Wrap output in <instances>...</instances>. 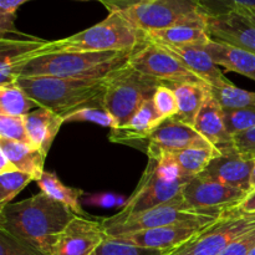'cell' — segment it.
Returning a JSON list of instances; mask_svg holds the SVG:
<instances>
[{
  "instance_id": "52a82bcc",
  "label": "cell",
  "mask_w": 255,
  "mask_h": 255,
  "mask_svg": "<svg viewBox=\"0 0 255 255\" xmlns=\"http://www.w3.org/2000/svg\"><path fill=\"white\" fill-rule=\"evenodd\" d=\"M223 213H206V212L197 211L188 206L182 196L181 198H177L168 203L161 204V206L153 207V208L131 214V216L109 217V218L102 219L101 223L104 226L107 238H115V237L179 223V222L216 219L219 218Z\"/></svg>"
},
{
  "instance_id": "7a4b0ae2",
  "label": "cell",
  "mask_w": 255,
  "mask_h": 255,
  "mask_svg": "<svg viewBox=\"0 0 255 255\" xmlns=\"http://www.w3.org/2000/svg\"><path fill=\"white\" fill-rule=\"evenodd\" d=\"M144 41L146 35L142 30L134 26L119 10H110L102 21L71 36L45 41L39 49L27 55L25 60L60 52L133 51Z\"/></svg>"
},
{
  "instance_id": "7bdbcfd3",
  "label": "cell",
  "mask_w": 255,
  "mask_h": 255,
  "mask_svg": "<svg viewBox=\"0 0 255 255\" xmlns=\"http://www.w3.org/2000/svg\"><path fill=\"white\" fill-rule=\"evenodd\" d=\"M249 255H255V247H254L253 249H252V251H251V253H249Z\"/></svg>"
},
{
  "instance_id": "277c9868",
  "label": "cell",
  "mask_w": 255,
  "mask_h": 255,
  "mask_svg": "<svg viewBox=\"0 0 255 255\" xmlns=\"http://www.w3.org/2000/svg\"><path fill=\"white\" fill-rule=\"evenodd\" d=\"M106 80L39 76L19 77L16 84L37 106L65 117L82 107L104 106Z\"/></svg>"
},
{
  "instance_id": "ee69618b",
  "label": "cell",
  "mask_w": 255,
  "mask_h": 255,
  "mask_svg": "<svg viewBox=\"0 0 255 255\" xmlns=\"http://www.w3.org/2000/svg\"><path fill=\"white\" fill-rule=\"evenodd\" d=\"M100 1H101V2H104V1H109V0H100Z\"/></svg>"
},
{
  "instance_id": "e0dca14e",
  "label": "cell",
  "mask_w": 255,
  "mask_h": 255,
  "mask_svg": "<svg viewBox=\"0 0 255 255\" xmlns=\"http://www.w3.org/2000/svg\"><path fill=\"white\" fill-rule=\"evenodd\" d=\"M193 127L219 152L234 146L233 137L227 131L223 109L212 96L211 90Z\"/></svg>"
},
{
  "instance_id": "4fadbf2b",
  "label": "cell",
  "mask_w": 255,
  "mask_h": 255,
  "mask_svg": "<svg viewBox=\"0 0 255 255\" xmlns=\"http://www.w3.org/2000/svg\"><path fill=\"white\" fill-rule=\"evenodd\" d=\"M106 239L101 222L75 216L57 238L51 255H91Z\"/></svg>"
},
{
  "instance_id": "836d02e7",
  "label": "cell",
  "mask_w": 255,
  "mask_h": 255,
  "mask_svg": "<svg viewBox=\"0 0 255 255\" xmlns=\"http://www.w3.org/2000/svg\"><path fill=\"white\" fill-rule=\"evenodd\" d=\"M0 138L30 143L25 126V116L0 114Z\"/></svg>"
},
{
  "instance_id": "7c38bea8",
  "label": "cell",
  "mask_w": 255,
  "mask_h": 255,
  "mask_svg": "<svg viewBox=\"0 0 255 255\" xmlns=\"http://www.w3.org/2000/svg\"><path fill=\"white\" fill-rule=\"evenodd\" d=\"M207 30L212 40L255 54V10H238L207 17Z\"/></svg>"
},
{
  "instance_id": "1f68e13d",
  "label": "cell",
  "mask_w": 255,
  "mask_h": 255,
  "mask_svg": "<svg viewBox=\"0 0 255 255\" xmlns=\"http://www.w3.org/2000/svg\"><path fill=\"white\" fill-rule=\"evenodd\" d=\"M172 252L141 248L107 238L91 255H169Z\"/></svg>"
},
{
  "instance_id": "30bf717a",
  "label": "cell",
  "mask_w": 255,
  "mask_h": 255,
  "mask_svg": "<svg viewBox=\"0 0 255 255\" xmlns=\"http://www.w3.org/2000/svg\"><path fill=\"white\" fill-rule=\"evenodd\" d=\"M217 219L218 218L179 222V223L169 224V226L159 227V228L148 229V231L137 232V233L126 234V236H120L109 239H114L116 242L132 244V246L146 249L174 251V249L188 243L199 233L206 231Z\"/></svg>"
},
{
  "instance_id": "484cf974",
  "label": "cell",
  "mask_w": 255,
  "mask_h": 255,
  "mask_svg": "<svg viewBox=\"0 0 255 255\" xmlns=\"http://www.w3.org/2000/svg\"><path fill=\"white\" fill-rule=\"evenodd\" d=\"M34 107L39 106L25 94L16 81L0 85V114L26 116Z\"/></svg>"
},
{
  "instance_id": "9a60e30c",
  "label": "cell",
  "mask_w": 255,
  "mask_h": 255,
  "mask_svg": "<svg viewBox=\"0 0 255 255\" xmlns=\"http://www.w3.org/2000/svg\"><path fill=\"white\" fill-rule=\"evenodd\" d=\"M253 166L254 159L241 154L233 146L222 151L221 156L214 158L199 176L249 193Z\"/></svg>"
},
{
  "instance_id": "8fae6325",
  "label": "cell",
  "mask_w": 255,
  "mask_h": 255,
  "mask_svg": "<svg viewBox=\"0 0 255 255\" xmlns=\"http://www.w3.org/2000/svg\"><path fill=\"white\" fill-rule=\"evenodd\" d=\"M247 194L241 189L203 176L193 177L183 189L184 202L192 208L206 213H223L236 208Z\"/></svg>"
},
{
  "instance_id": "e575fe53",
  "label": "cell",
  "mask_w": 255,
  "mask_h": 255,
  "mask_svg": "<svg viewBox=\"0 0 255 255\" xmlns=\"http://www.w3.org/2000/svg\"><path fill=\"white\" fill-rule=\"evenodd\" d=\"M153 104L157 112L162 117L163 121L173 119L178 114V106H177V99L174 91L166 84H162L157 87L156 92L153 94Z\"/></svg>"
},
{
  "instance_id": "f35d334b",
  "label": "cell",
  "mask_w": 255,
  "mask_h": 255,
  "mask_svg": "<svg viewBox=\"0 0 255 255\" xmlns=\"http://www.w3.org/2000/svg\"><path fill=\"white\" fill-rule=\"evenodd\" d=\"M233 144L239 153L255 159V127L233 136Z\"/></svg>"
},
{
  "instance_id": "6da1fadb",
  "label": "cell",
  "mask_w": 255,
  "mask_h": 255,
  "mask_svg": "<svg viewBox=\"0 0 255 255\" xmlns=\"http://www.w3.org/2000/svg\"><path fill=\"white\" fill-rule=\"evenodd\" d=\"M75 216L71 209L41 192L0 208V229L51 255L57 238Z\"/></svg>"
},
{
  "instance_id": "2e32d148",
  "label": "cell",
  "mask_w": 255,
  "mask_h": 255,
  "mask_svg": "<svg viewBox=\"0 0 255 255\" xmlns=\"http://www.w3.org/2000/svg\"><path fill=\"white\" fill-rule=\"evenodd\" d=\"M156 44L172 52L192 74L196 75L209 87H224L233 84L224 76L219 66H217L206 50V45H167L159 42Z\"/></svg>"
},
{
  "instance_id": "3957f363",
  "label": "cell",
  "mask_w": 255,
  "mask_h": 255,
  "mask_svg": "<svg viewBox=\"0 0 255 255\" xmlns=\"http://www.w3.org/2000/svg\"><path fill=\"white\" fill-rule=\"evenodd\" d=\"M133 51L60 52L41 55L25 60L19 65L14 70V79L39 76L104 79L126 64Z\"/></svg>"
},
{
  "instance_id": "603a6c76",
  "label": "cell",
  "mask_w": 255,
  "mask_h": 255,
  "mask_svg": "<svg viewBox=\"0 0 255 255\" xmlns=\"http://www.w3.org/2000/svg\"><path fill=\"white\" fill-rule=\"evenodd\" d=\"M45 40L41 39H0V85L14 82V70L25 57L39 49Z\"/></svg>"
},
{
  "instance_id": "8d00e7d4",
  "label": "cell",
  "mask_w": 255,
  "mask_h": 255,
  "mask_svg": "<svg viewBox=\"0 0 255 255\" xmlns=\"http://www.w3.org/2000/svg\"><path fill=\"white\" fill-rule=\"evenodd\" d=\"M32 0H0V35L5 37L6 34L21 35L15 27L16 11L25 2ZM0 37V39H1Z\"/></svg>"
},
{
  "instance_id": "f546056e",
  "label": "cell",
  "mask_w": 255,
  "mask_h": 255,
  "mask_svg": "<svg viewBox=\"0 0 255 255\" xmlns=\"http://www.w3.org/2000/svg\"><path fill=\"white\" fill-rule=\"evenodd\" d=\"M35 178L20 171L0 173V208L11 203L12 199Z\"/></svg>"
},
{
  "instance_id": "5b68a950",
  "label": "cell",
  "mask_w": 255,
  "mask_h": 255,
  "mask_svg": "<svg viewBox=\"0 0 255 255\" xmlns=\"http://www.w3.org/2000/svg\"><path fill=\"white\" fill-rule=\"evenodd\" d=\"M107 10H119L143 32L166 29L206 16L199 0H109Z\"/></svg>"
},
{
  "instance_id": "ac0fdd59",
  "label": "cell",
  "mask_w": 255,
  "mask_h": 255,
  "mask_svg": "<svg viewBox=\"0 0 255 255\" xmlns=\"http://www.w3.org/2000/svg\"><path fill=\"white\" fill-rule=\"evenodd\" d=\"M163 120L154 107L153 100L147 99L137 109L128 124L112 129L109 138L112 142L132 143V141H147L149 136L163 124Z\"/></svg>"
},
{
  "instance_id": "b9f144b4",
  "label": "cell",
  "mask_w": 255,
  "mask_h": 255,
  "mask_svg": "<svg viewBox=\"0 0 255 255\" xmlns=\"http://www.w3.org/2000/svg\"><path fill=\"white\" fill-rule=\"evenodd\" d=\"M255 191V159H254V166H253V172H252V177H251V192ZM249 192V193H251Z\"/></svg>"
},
{
  "instance_id": "d590c367",
  "label": "cell",
  "mask_w": 255,
  "mask_h": 255,
  "mask_svg": "<svg viewBox=\"0 0 255 255\" xmlns=\"http://www.w3.org/2000/svg\"><path fill=\"white\" fill-rule=\"evenodd\" d=\"M0 255H45L31 244L0 229Z\"/></svg>"
},
{
  "instance_id": "ffe728a7",
  "label": "cell",
  "mask_w": 255,
  "mask_h": 255,
  "mask_svg": "<svg viewBox=\"0 0 255 255\" xmlns=\"http://www.w3.org/2000/svg\"><path fill=\"white\" fill-rule=\"evenodd\" d=\"M144 35L147 40L167 45H206L211 40L207 30V16L144 32Z\"/></svg>"
},
{
  "instance_id": "60d3db41",
  "label": "cell",
  "mask_w": 255,
  "mask_h": 255,
  "mask_svg": "<svg viewBox=\"0 0 255 255\" xmlns=\"http://www.w3.org/2000/svg\"><path fill=\"white\" fill-rule=\"evenodd\" d=\"M17 171L14 167V164L9 161L6 156L0 151V173H7V172Z\"/></svg>"
},
{
  "instance_id": "7402d4cb",
  "label": "cell",
  "mask_w": 255,
  "mask_h": 255,
  "mask_svg": "<svg viewBox=\"0 0 255 255\" xmlns=\"http://www.w3.org/2000/svg\"><path fill=\"white\" fill-rule=\"evenodd\" d=\"M174 91L178 114L173 119L194 126L197 116L203 107L209 94V86L204 82H181L166 84Z\"/></svg>"
},
{
  "instance_id": "ba28073f",
  "label": "cell",
  "mask_w": 255,
  "mask_h": 255,
  "mask_svg": "<svg viewBox=\"0 0 255 255\" xmlns=\"http://www.w3.org/2000/svg\"><path fill=\"white\" fill-rule=\"evenodd\" d=\"M191 179L192 178L169 181L157 172L153 162L148 159L146 169L134 192L124 204V208L115 216H131V214L139 213V212L181 198L183 196L184 187L188 184Z\"/></svg>"
},
{
  "instance_id": "d6a6232c",
  "label": "cell",
  "mask_w": 255,
  "mask_h": 255,
  "mask_svg": "<svg viewBox=\"0 0 255 255\" xmlns=\"http://www.w3.org/2000/svg\"><path fill=\"white\" fill-rule=\"evenodd\" d=\"M227 131L232 137L255 127V109L223 110Z\"/></svg>"
},
{
  "instance_id": "44dd1931",
  "label": "cell",
  "mask_w": 255,
  "mask_h": 255,
  "mask_svg": "<svg viewBox=\"0 0 255 255\" xmlns=\"http://www.w3.org/2000/svg\"><path fill=\"white\" fill-rule=\"evenodd\" d=\"M206 50L217 66L244 75L255 81V54L222 41L209 40Z\"/></svg>"
},
{
  "instance_id": "cb8c5ba5",
  "label": "cell",
  "mask_w": 255,
  "mask_h": 255,
  "mask_svg": "<svg viewBox=\"0 0 255 255\" xmlns=\"http://www.w3.org/2000/svg\"><path fill=\"white\" fill-rule=\"evenodd\" d=\"M0 151L9 158L17 171L30 174L35 181L44 174L46 156L31 143L0 138Z\"/></svg>"
},
{
  "instance_id": "74e56055",
  "label": "cell",
  "mask_w": 255,
  "mask_h": 255,
  "mask_svg": "<svg viewBox=\"0 0 255 255\" xmlns=\"http://www.w3.org/2000/svg\"><path fill=\"white\" fill-rule=\"evenodd\" d=\"M255 247V228L229 244L219 255H249Z\"/></svg>"
},
{
  "instance_id": "4dcf8cb0",
  "label": "cell",
  "mask_w": 255,
  "mask_h": 255,
  "mask_svg": "<svg viewBox=\"0 0 255 255\" xmlns=\"http://www.w3.org/2000/svg\"><path fill=\"white\" fill-rule=\"evenodd\" d=\"M207 17L221 16L238 10H255V0H199Z\"/></svg>"
},
{
  "instance_id": "f1b7e54d",
  "label": "cell",
  "mask_w": 255,
  "mask_h": 255,
  "mask_svg": "<svg viewBox=\"0 0 255 255\" xmlns=\"http://www.w3.org/2000/svg\"><path fill=\"white\" fill-rule=\"evenodd\" d=\"M66 122H91L111 129H117L120 127L117 120L112 116L111 112L107 111L104 106H87L72 112L64 117Z\"/></svg>"
},
{
  "instance_id": "d4e9b609",
  "label": "cell",
  "mask_w": 255,
  "mask_h": 255,
  "mask_svg": "<svg viewBox=\"0 0 255 255\" xmlns=\"http://www.w3.org/2000/svg\"><path fill=\"white\" fill-rule=\"evenodd\" d=\"M36 183L42 193L46 194L47 197L66 206L76 216H84V211L80 204V198L84 194L81 189L65 186L55 172H44Z\"/></svg>"
},
{
  "instance_id": "d6986e66",
  "label": "cell",
  "mask_w": 255,
  "mask_h": 255,
  "mask_svg": "<svg viewBox=\"0 0 255 255\" xmlns=\"http://www.w3.org/2000/svg\"><path fill=\"white\" fill-rule=\"evenodd\" d=\"M64 124V117L44 107H37V110L25 116L27 138L30 143L39 148L45 156L49 153Z\"/></svg>"
},
{
  "instance_id": "83f0119b",
  "label": "cell",
  "mask_w": 255,
  "mask_h": 255,
  "mask_svg": "<svg viewBox=\"0 0 255 255\" xmlns=\"http://www.w3.org/2000/svg\"><path fill=\"white\" fill-rule=\"evenodd\" d=\"M211 94L223 110L255 109V92L239 89L234 84L224 87H209Z\"/></svg>"
},
{
  "instance_id": "ab89813d",
  "label": "cell",
  "mask_w": 255,
  "mask_h": 255,
  "mask_svg": "<svg viewBox=\"0 0 255 255\" xmlns=\"http://www.w3.org/2000/svg\"><path fill=\"white\" fill-rule=\"evenodd\" d=\"M236 209L244 214H255V191L247 194L246 198L236 207Z\"/></svg>"
},
{
  "instance_id": "4316f807",
  "label": "cell",
  "mask_w": 255,
  "mask_h": 255,
  "mask_svg": "<svg viewBox=\"0 0 255 255\" xmlns=\"http://www.w3.org/2000/svg\"><path fill=\"white\" fill-rule=\"evenodd\" d=\"M174 156L187 176L197 177L206 171L214 158L221 156V152L216 147H192L177 152Z\"/></svg>"
},
{
  "instance_id": "9c48e42d",
  "label": "cell",
  "mask_w": 255,
  "mask_h": 255,
  "mask_svg": "<svg viewBox=\"0 0 255 255\" xmlns=\"http://www.w3.org/2000/svg\"><path fill=\"white\" fill-rule=\"evenodd\" d=\"M128 64L142 74L159 80L162 84L202 82L172 52L147 39L132 52Z\"/></svg>"
},
{
  "instance_id": "8992f818",
  "label": "cell",
  "mask_w": 255,
  "mask_h": 255,
  "mask_svg": "<svg viewBox=\"0 0 255 255\" xmlns=\"http://www.w3.org/2000/svg\"><path fill=\"white\" fill-rule=\"evenodd\" d=\"M159 85H162L159 80L142 74L127 61L107 76L104 107L111 112L120 127H124L142 102L153 97Z\"/></svg>"
},
{
  "instance_id": "5bb4252c",
  "label": "cell",
  "mask_w": 255,
  "mask_h": 255,
  "mask_svg": "<svg viewBox=\"0 0 255 255\" xmlns=\"http://www.w3.org/2000/svg\"><path fill=\"white\" fill-rule=\"evenodd\" d=\"M192 147H213L193 126L176 119L164 121L149 136L147 154L177 153Z\"/></svg>"
}]
</instances>
